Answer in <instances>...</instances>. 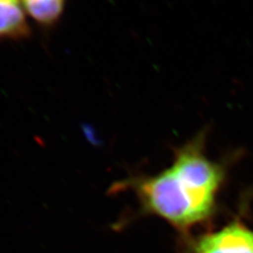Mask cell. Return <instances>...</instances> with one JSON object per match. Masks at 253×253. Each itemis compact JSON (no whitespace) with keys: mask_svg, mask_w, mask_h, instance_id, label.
I'll return each instance as SVG.
<instances>
[{"mask_svg":"<svg viewBox=\"0 0 253 253\" xmlns=\"http://www.w3.org/2000/svg\"><path fill=\"white\" fill-rule=\"evenodd\" d=\"M207 136V130H202L178 147L171 164L162 171L135 174L111 187L112 194L130 192L135 196L138 207L129 220L157 217L180 237L193 234L199 228L207 230L219 211L229 171V160L209 157Z\"/></svg>","mask_w":253,"mask_h":253,"instance_id":"6da1fadb","label":"cell"},{"mask_svg":"<svg viewBox=\"0 0 253 253\" xmlns=\"http://www.w3.org/2000/svg\"><path fill=\"white\" fill-rule=\"evenodd\" d=\"M183 253H253V228L242 214L219 228L180 237Z\"/></svg>","mask_w":253,"mask_h":253,"instance_id":"7a4b0ae2","label":"cell"},{"mask_svg":"<svg viewBox=\"0 0 253 253\" xmlns=\"http://www.w3.org/2000/svg\"><path fill=\"white\" fill-rule=\"evenodd\" d=\"M31 33L21 0H0V42L25 41Z\"/></svg>","mask_w":253,"mask_h":253,"instance_id":"3957f363","label":"cell"},{"mask_svg":"<svg viewBox=\"0 0 253 253\" xmlns=\"http://www.w3.org/2000/svg\"><path fill=\"white\" fill-rule=\"evenodd\" d=\"M28 17L38 26L52 28L56 26L66 10L67 0H21Z\"/></svg>","mask_w":253,"mask_h":253,"instance_id":"277c9868","label":"cell"}]
</instances>
